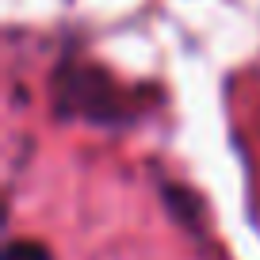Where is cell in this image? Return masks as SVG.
Returning a JSON list of instances; mask_svg holds the SVG:
<instances>
[{"label": "cell", "mask_w": 260, "mask_h": 260, "mask_svg": "<svg viewBox=\"0 0 260 260\" xmlns=\"http://www.w3.org/2000/svg\"><path fill=\"white\" fill-rule=\"evenodd\" d=\"M57 111L61 115H84L92 122H119L122 107L115 104V88L96 69H57Z\"/></svg>", "instance_id": "cell-1"}, {"label": "cell", "mask_w": 260, "mask_h": 260, "mask_svg": "<svg viewBox=\"0 0 260 260\" xmlns=\"http://www.w3.org/2000/svg\"><path fill=\"white\" fill-rule=\"evenodd\" d=\"M4 260H54V256H50V249L39 245V241H12L8 249H4Z\"/></svg>", "instance_id": "cell-2"}]
</instances>
